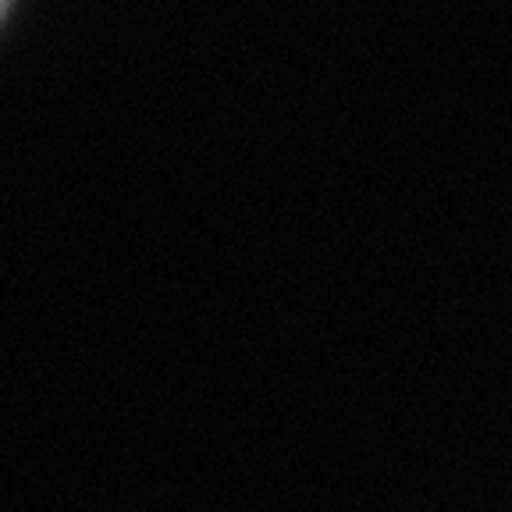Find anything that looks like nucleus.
<instances>
[{
	"label": "nucleus",
	"mask_w": 512,
	"mask_h": 512,
	"mask_svg": "<svg viewBox=\"0 0 512 512\" xmlns=\"http://www.w3.org/2000/svg\"><path fill=\"white\" fill-rule=\"evenodd\" d=\"M4 4H8V0H0V11H4Z\"/></svg>",
	"instance_id": "1"
}]
</instances>
